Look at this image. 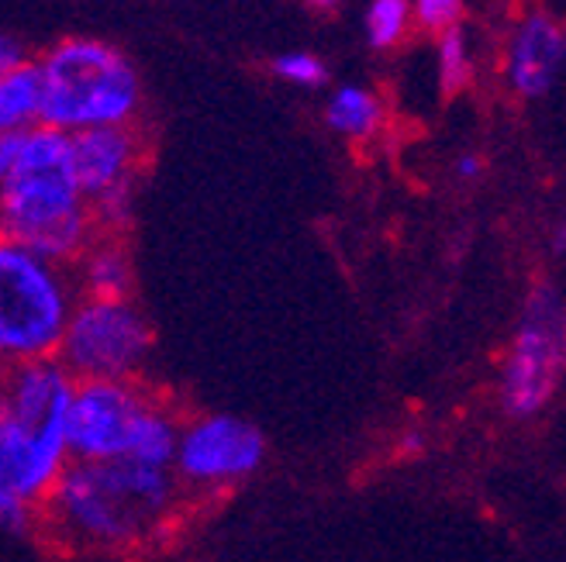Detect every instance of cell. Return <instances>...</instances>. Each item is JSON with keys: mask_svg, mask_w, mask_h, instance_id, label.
Returning a JSON list of instances; mask_svg holds the SVG:
<instances>
[{"mask_svg": "<svg viewBox=\"0 0 566 562\" xmlns=\"http://www.w3.org/2000/svg\"><path fill=\"white\" fill-rule=\"evenodd\" d=\"M418 32L411 0H366L363 35L374 52H398Z\"/></svg>", "mask_w": 566, "mask_h": 562, "instance_id": "obj_15", "label": "cell"}, {"mask_svg": "<svg viewBox=\"0 0 566 562\" xmlns=\"http://www.w3.org/2000/svg\"><path fill=\"white\" fill-rule=\"evenodd\" d=\"M566 377V297L532 284L497 370V404L512 421L539 417Z\"/></svg>", "mask_w": 566, "mask_h": 562, "instance_id": "obj_7", "label": "cell"}, {"mask_svg": "<svg viewBox=\"0 0 566 562\" xmlns=\"http://www.w3.org/2000/svg\"><path fill=\"white\" fill-rule=\"evenodd\" d=\"M325 125L353 146H370L387 125V104L366 83H338L325 100Z\"/></svg>", "mask_w": 566, "mask_h": 562, "instance_id": "obj_13", "label": "cell"}, {"mask_svg": "<svg viewBox=\"0 0 566 562\" xmlns=\"http://www.w3.org/2000/svg\"><path fill=\"white\" fill-rule=\"evenodd\" d=\"M42 110H45V87H42L39 60L0 73V135L39 128Z\"/></svg>", "mask_w": 566, "mask_h": 562, "instance_id": "obj_14", "label": "cell"}, {"mask_svg": "<svg viewBox=\"0 0 566 562\" xmlns=\"http://www.w3.org/2000/svg\"><path fill=\"white\" fill-rule=\"evenodd\" d=\"M184 417L142 380L76 383L70 448L80 463L174 466Z\"/></svg>", "mask_w": 566, "mask_h": 562, "instance_id": "obj_5", "label": "cell"}, {"mask_svg": "<svg viewBox=\"0 0 566 562\" xmlns=\"http://www.w3.org/2000/svg\"><path fill=\"white\" fill-rule=\"evenodd\" d=\"M266 463V435L239 414L184 417L177 445V476L190 500L221 497L260 473Z\"/></svg>", "mask_w": 566, "mask_h": 562, "instance_id": "obj_9", "label": "cell"}, {"mask_svg": "<svg viewBox=\"0 0 566 562\" xmlns=\"http://www.w3.org/2000/svg\"><path fill=\"white\" fill-rule=\"evenodd\" d=\"M398 453H401V456H418V453H424V435H421V432H405L401 442H398Z\"/></svg>", "mask_w": 566, "mask_h": 562, "instance_id": "obj_21", "label": "cell"}, {"mask_svg": "<svg viewBox=\"0 0 566 562\" xmlns=\"http://www.w3.org/2000/svg\"><path fill=\"white\" fill-rule=\"evenodd\" d=\"M80 297L94 300H125L135 287V266L122 238L97 235L87 252L70 266Z\"/></svg>", "mask_w": 566, "mask_h": 562, "instance_id": "obj_12", "label": "cell"}, {"mask_svg": "<svg viewBox=\"0 0 566 562\" xmlns=\"http://www.w3.org/2000/svg\"><path fill=\"white\" fill-rule=\"evenodd\" d=\"M304 8H311V11H318V14H332V11H338L346 4V0H301Z\"/></svg>", "mask_w": 566, "mask_h": 562, "instance_id": "obj_23", "label": "cell"}, {"mask_svg": "<svg viewBox=\"0 0 566 562\" xmlns=\"http://www.w3.org/2000/svg\"><path fill=\"white\" fill-rule=\"evenodd\" d=\"M452 173H457V180H463V183H473L484 177V159L476 152H463V156H457V162H452Z\"/></svg>", "mask_w": 566, "mask_h": 562, "instance_id": "obj_20", "label": "cell"}, {"mask_svg": "<svg viewBox=\"0 0 566 562\" xmlns=\"http://www.w3.org/2000/svg\"><path fill=\"white\" fill-rule=\"evenodd\" d=\"M80 290L73 269L0 242V356L4 367L60 359Z\"/></svg>", "mask_w": 566, "mask_h": 562, "instance_id": "obj_6", "label": "cell"}, {"mask_svg": "<svg viewBox=\"0 0 566 562\" xmlns=\"http://www.w3.org/2000/svg\"><path fill=\"white\" fill-rule=\"evenodd\" d=\"M436 79L446 97L463 94L473 83V45L463 24L436 39Z\"/></svg>", "mask_w": 566, "mask_h": 562, "instance_id": "obj_16", "label": "cell"}, {"mask_svg": "<svg viewBox=\"0 0 566 562\" xmlns=\"http://www.w3.org/2000/svg\"><path fill=\"white\" fill-rule=\"evenodd\" d=\"M566 66V24L543 8H525L501 49V79L518 100L546 97Z\"/></svg>", "mask_w": 566, "mask_h": 562, "instance_id": "obj_11", "label": "cell"}, {"mask_svg": "<svg viewBox=\"0 0 566 562\" xmlns=\"http://www.w3.org/2000/svg\"><path fill=\"white\" fill-rule=\"evenodd\" d=\"M76 177L87 193L97 235L122 238L135 211V190L146 166V135L138 125L73 135Z\"/></svg>", "mask_w": 566, "mask_h": 562, "instance_id": "obj_10", "label": "cell"}, {"mask_svg": "<svg viewBox=\"0 0 566 562\" xmlns=\"http://www.w3.org/2000/svg\"><path fill=\"white\" fill-rule=\"evenodd\" d=\"M187 503L174 466L73 459L42 503L39 542L60 552L135 555L166 539Z\"/></svg>", "mask_w": 566, "mask_h": 562, "instance_id": "obj_1", "label": "cell"}, {"mask_svg": "<svg viewBox=\"0 0 566 562\" xmlns=\"http://www.w3.org/2000/svg\"><path fill=\"white\" fill-rule=\"evenodd\" d=\"M39 70L45 87L42 125L66 135L138 125L142 76L118 45L66 35L39 55Z\"/></svg>", "mask_w": 566, "mask_h": 562, "instance_id": "obj_4", "label": "cell"}, {"mask_svg": "<svg viewBox=\"0 0 566 562\" xmlns=\"http://www.w3.org/2000/svg\"><path fill=\"white\" fill-rule=\"evenodd\" d=\"M153 356V325L132 297H83L66 328L60 362L76 383L87 380H142Z\"/></svg>", "mask_w": 566, "mask_h": 562, "instance_id": "obj_8", "label": "cell"}, {"mask_svg": "<svg viewBox=\"0 0 566 562\" xmlns=\"http://www.w3.org/2000/svg\"><path fill=\"white\" fill-rule=\"evenodd\" d=\"M0 232L63 266L87 252L97 224L76 177L73 135L49 125L0 135Z\"/></svg>", "mask_w": 566, "mask_h": 562, "instance_id": "obj_3", "label": "cell"}, {"mask_svg": "<svg viewBox=\"0 0 566 562\" xmlns=\"http://www.w3.org/2000/svg\"><path fill=\"white\" fill-rule=\"evenodd\" d=\"M270 73L280 83H287V87H297V91H322L328 83V63L318 52H307V49L276 52L270 60Z\"/></svg>", "mask_w": 566, "mask_h": 562, "instance_id": "obj_17", "label": "cell"}, {"mask_svg": "<svg viewBox=\"0 0 566 562\" xmlns=\"http://www.w3.org/2000/svg\"><path fill=\"white\" fill-rule=\"evenodd\" d=\"M24 63H32V55H28L24 42L18 35H4L0 39V73H8V70H18Z\"/></svg>", "mask_w": 566, "mask_h": 562, "instance_id": "obj_19", "label": "cell"}, {"mask_svg": "<svg viewBox=\"0 0 566 562\" xmlns=\"http://www.w3.org/2000/svg\"><path fill=\"white\" fill-rule=\"evenodd\" d=\"M553 252H556V256H566V214L553 224Z\"/></svg>", "mask_w": 566, "mask_h": 562, "instance_id": "obj_22", "label": "cell"}, {"mask_svg": "<svg viewBox=\"0 0 566 562\" xmlns=\"http://www.w3.org/2000/svg\"><path fill=\"white\" fill-rule=\"evenodd\" d=\"M411 8H415L418 32L439 39L452 32V28H460L467 0H411Z\"/></svg>", "mask_w": 566, "mask_h": 562, "instance_id": "obj_18", "label": "cell"}, {"mask_svg": "<svg viewBox=\"0 0 566 562\" xmlns=\"http://www.w3.org/2000/svg\"><path fill=\"white\" fill-rule=\"evenodd\" d=\"M73 397L60 359L8 367L0 380V521L14 539H39L42 503L73 463Z\"/></svg>", "mask_w": 566, "mask_h": 562, "instance_id": "obj_2", "label": "cell"}]
</instances>
